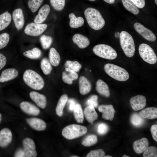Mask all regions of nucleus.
<instances>
[{
	"label": "nucleus",
	"mask_w": 157,
	"mask_h": 157,
	"mask_svg": "<svg viewBox=\"0 0 157 157\" xmlns=\"http://www.w3.org/2000/svg\"><path fill=\"white\" fill-rule=\"evenodd\" d=\"M87 23L92 29L98 30L105 25V21L100 13L96 9L88 8L84 11Z\"/></svg>",
	"instance_id": "nucleus-1"
},
{
	"label": "nucleus",
	"mask_w": 157,
	"mask_h": 157,
	"mask_svg": "<svg viewBox=\"0 0 157 157\" xmlns=\"http://www.w3.org/2000/svg\"><path fill=\"white\" fill-rule=\"evenodd\" d=\"M23 79L26 84L33 89L40 90L44 87V82L42 77L32 70H26L24 72Z\"/></svg>",
	"instance_id": "nucleus-2"
},
{
	"label": "nucleus",
	"mask_w": 157,
	"mask_h": 157,
	"mask_svg": "<svg viewBox=\"0 0 157 157\" xmlns=\"http://www.w3.org/2000/svg\"><path fill=\"white\" fill-rule=\"evenodd\" d=\"M104 68L107 74L118 81H124L129 78V74L126 70L115 65L107 63L104 65Z\"/></svg>",
	"instance_id": "nucleus-3"
},
{
	"label": "nucleus",
	"mask_w": 157,
	"mask_h": 157,
	"mask_svg": "<svg viewBox=\"0 0 157 157\" xmlns=\"http://www.w3.org/2000/svg\"><path fill=\"white\" fill-rule=\"evenodd\" d=\"M119 37L121 46L125 55L128 57H133L135 48L132 36L128 32L122 31L120 33Z\"/></svg>",
	"instance_id": "nucleus-4"
},
{
	"label": "nucleus",
	"mask_w": 157,
	"mask_h": 157,
	"mask_svg": "<svg viewBox=\"0 0 157 157\" xmlns=\"http://www.w3.org/2000/svg\"><path fill=\"white\" fill-rule=\"evenodd\" d=\"M87 129L85 126L76 124L68 125L62 130L63 136L67 139L71 140L79 137L87 132Z\"/></svg>",
	"instance_id": "nucleus-5"
},
{
	"label": "nucleus",
	"mask_w": 157,
	"mask_h": 157,
	"mask_svg": "<svg viewBox=\"0 0 157 157\" xmlns=\"http://www.w3.org/2000/svg\"><path fill=\"white\" fill-rule=\"evenodd\" d=\"M93 51L97 56L107 59L113 60L117 56L115 50L111 46L106 44L97 45L93 48Z\"/></svg>",
	"instance_id": "nucleus-6"
},
{
	"label": "nucleus",
	"mask_w": 157,
	"mask_h": 157,
	"mask_svg": "<svg viewBox=\"0 0 157 157\" xmlns=\"http://www.w3.org/2000/svg\"><path fill=\"white\" fill-rule=\"evenodd\" d=\"M139 54L142 59L151 64H154L157 61V57L152 48L145 43L141 44L138 48Z\"/></svg>",
	"instance_id": "nucleus-7"
},
{
	"label": "nucleus",
	"mask_w": 157,
	"mask_h": 157,
	"mask_svg": "<svg viewBox=\"0 0 157 157\" xmlns=\"http://www.w3.org/2000/svg\"><path fill=\"white\" fill-rule=\"evenodd\" d=\"M46 24L32 22L28 24L24 30L25 33L29 35L36 36L40 35L47 28Z\"/></svg>",
	"instance_id": "nucleus-8"
},
{
	"label": "nucleus",
	"mask_w": 157,
	"mask_h": 157,
	"mask_svg": "<svg viewBox=\"0 0 157 157\" xmlns=\"http://www.w3.org/2000/svg\"><path fill=\"white\" fill-rule=\"evenodd\" d=\"M134 26L137 32L146 40L152 42L156 40V37L154 33L142 24L136 22L134 24Z\"/></svg>",
	"instance_id": "nucleus-9"
},
{
	"label": "nucleus",
	"mask_w": 157,
	"mask_h": 157,
	"mask_svg": "<svg viewBox=\"0 0 157 157\" xmlns=\"http://www.w3.org/2000/svg\"><path fill=\"white\" fill-rule=\"evenodd\" d=\"M23 149L25 157H35L37 156V153L35 150V144L31 139L27 138L23 140Z\"/></svg>",
	"instance_id": "nucleus-10"
},
{
	"label": "nucleus",
	"mask_w": 157,
	"mask_h": 157,
	"mask_svg": "<svg viewBox=\"0 0 157 157\" xmlns=\"http://www.w3.org/2000/svg\"><path fill=\"white\" fill-rule=\"evenodd\" d=\"M130 102L133 109L137 111L143 108L145 106L147 102L145 96L138 95L131 98Z\"/></svg>",
	"instance_id": "nucleus-11"
},
{
	"label": "nucleus",
	"mask_w": 157,
	"mask_h": 157,
	"mask_svg": "<svg viewBox=\"0 0 157 157\" xmlns=\"http://www.w3.org/2000/svg\"><path fill=\"white\" fill-rule=\"evenodd\" d=\"M12 137V132L9 129L7 128L2 129L0 131V147L2 148L7 147L11 143Z\"/></svg>",
	"instance_id": "nucleus-12"
},
{
	"label": "nucleus",
	"mask_w": 157,
	"mask_h": 157,
	"mask_svg": "<svg viewBox=\"0 0 157 157\" xmlns=\"http://www.w3.org/2000/svg\"><path fill=\"white\" fill-rule=\"evenodd\" d=\"M20 106L24 112L30 115L37 116L40 113L39 108L30 102L23 101L20 103Z\"/></svg>",
	"instance_id": "nucleus-13"
},
{
	"label": "nucleus",
	"mask_w": 157,
	"mask_h": 157,
	"mask_svg": "<svg viewBox=\"0 0 157 157\" xmlns=\"http://www.w3.org/2000/svg\"><path fill=\"white\" fill-rule=\"evenodd\" d=\"M98 110L102 113V117L103 119L106 120H113L115 111L112 105H100L98 107Z\"/></svg>",
	"instance_id": "nucleus-14"
},
{
	"label": "nucleus",
	"mask_w": 157,
	"mask_h": 157,
	"mask_svg": "<svg viewBox=\"0 0 157 157\" xmlns=\"http://www.w3.org/2000/svg\"><path fill=\"white\" fill-rule=\"evenodd\" d=\"M12 18L15 26L18 30L21 29L24 23V19L22 10L20 8L15 10L12 13Z\"/></svg>",
	"instance_id": "nucleus-15"
},
{
	"label": "nucleus",
	"mask_w": 157,
	"mask_h": 157,
	"mask_svg": "<svg viewBox=\"0 0 157 157\" xmlns=\"http://www.w3.org/2000/svg\"><path fill=\"white\" fill-rule=\"evenodd\" d=\"M31 98L40 108L44 109L47 105L46 97L43 94L35 91H31L29 93Z\"/></svg>",
	"instance_id": "nucleus-16"
},
{
	"label": "nucleus",
	"mask_w": 157,
	"mask_h": 157,
	"mask_svg": "<svg viewBox=\"0 0 157 157\" xmlns=\"http://www.w3.org/2000/svg\"><path fill=\"white\" fill-rule=\"evenodd\" d=\"M18 71L15 68H8L3 71L0 76V82H4L12 80L18 75Z\"/></svg>",
	"instance_id": "nucleus-17"
},
{
	"label": "nucleus",
	"mask_w": 157,
	"mask_h": 157,
	"mask_svg": "<svg viewBox=\"0 0 157 157\" xmlns=\"http://www.w3.org/2000/svg\"><path fill=\"white\" fill-rule=\"evenodd\" d=\"M26 122L32 128L37 131L44 130L46 127L45 122L39 118L35 117L29 118L26 119Z\"/></svg>",
	"instance_id": "nucleus-18"
},
{
	"label": "nucleus",
	"mask_w": 157,
	"mask_h": 157,
	"mask_svg": "<svg viewBox=\"0 0 157 157\" xmlns=\"http://www.w3.org/2000/svg\"><path fill=\"white\" fill-rule=\"evenodd\" d=\"M50 12V8L49 5H44L39 10L38 15L35 18L34 22L42 23L46 19Z\"/></svg>",
	"instance_id": "nucleus-19"
},
{
	"label": "nucleus",
	"mask_w": 157,
	"mask_h": 157,
	"mask_svg": "<svg viewBox=\"0 0 157 157\" xmlns=\"http://www.w3.org/2000/svg\"><path fill=\"white\" fill-rule=\"evenodd\" d=\"M149 144V142L147 139L143 138L134 142L133 148L136 153L141 154L145 151Z\"/></svg>",
	"instance_id": "nucleus-20"
},
{
	"label": "nucleus",
	"mask_w": 157,
	"mask_h": 157,
	"mask_svg": "<svg viewBox=\"0 0 157 157\" xmlns=\"http://www.w3.org/2000/svg\"><path fill=\"white\" fill-rule=\"evenodd\" d=\"M65 71L63 72V80L66 83L72 84L73 81L78 78V74L76 72L68 68H65Z\"/></svg>",
	"instance_id": "nucleus-21"
},
{
	"label": "nucleus",
	"mask_w": 157,
	"mask_h": 157,
	"mask_svg": "<svg viewBox=\"0 0 157 157\" xmlns=\"http://www.w3.org/2000/svg\"><path fill=\"white\" fill-rule=\"evenodd\" d=\"M72 40L81 49L86 47L90 43L89 39L86 37L78 33L76 34L73 35Z\"/></svg>",
	"instance_id": "nucleus-22"
},
{
	"label": "nucleus",
	"mask_w": 157,
	"mask_h": 157,
	"mask_svg": "<svg viewBox=\"0 0 157 157\" xmlns=\"http://www.w3.org/2000/svg\"><path fill=\"white\" fill-rule=\"evenodd\" d=\"M79 91L82 95H85L88 93L91 89V85L89 81L85 77L81 76L79 79Z\"/></svg>",
	"instance_id": "nucleus-23"
},
{
	"label": "nucleus",
	"mask_w": 157,
	"mask_h": 157,
	"mask_svg": "<svg viewBox=\"0 0 157 157\" xmlns=\"http://www.w3.org/2000/svg\"><path fill=\"white\" fill-rule=\"evenodd\" d=\"M96 89L101 95L105 97H110V94L107 84L101 79H98L96 83Z\"/></svg>",
	"instance_id": "nucleus-24"
},
{
	"label": "nucleus",
	"mask_w": 157,
	"mask_h": 157,
	"mask_svg": "<svg viewBox=\"0 0 157 157\" xmlns=\"http://www.w3.org/2000/svg\"><path fill=\"white\" fill-rule=\"evenodd\" d=\"M84 113L87 121L92 124L98 117L94 107L92 106H88L85 108Z\"/></svg>",
	"instance_id": "nucleus-25"
},
{
	"label": "nucleus",
	"mask_w": 157,
	"mask_h": 157,
	"mask_svg": "<svg viewBox=\"0 0 157 157\" xmlns=\"http://www.w3.org/2000/svg\"><path fill=\"white\" fill-rule=\"evenodd\" d=\"M139 114L144 118L156 119L157 118V108L154 107L147 108L141 110Z\"/></svg>",
	"instance_id": "nucleus-26"
},
{
	"label": "nucleus",
	"mask_w": 157,
	"mask_h": 157,
	"mask_svg": "<svg viewBox=\"0 0 157 157\" xmlns=\"http://www.w3.org/2000/svg\"><path fill=\"white\" fill-rule=\"evenodd\" d=\"M70 19L69 26L72 28H77L82 26L84 24V20L81 17H77L74 14L72 13L69 15Z\"/></svg>",
	"instance_id": "nucleus-27"
},
{
	"label": "nucleus",
	"mask_w": 157,
	"mask_h": 157,
	"mask_svg": "<svg viewBox=\"0 0 157 157\" xmlns=\"http://www.w3.org/2000/svg\"><path fill=\"white\" fill-rule=\"evenodd\" d=\"M68 99V96L66 94L62 95L60 98L56 109V113L59 116L63 115V110Z\"/></svg>",
	"instance_id": "nucleus-28"
},
{
	"label": "nucleus",
	"mask_w": 157,
	"mask_h": 157,
	"mask_svg": "<svg viewBox=\"0 0 157 157\" xmlns=\"http://www.w3.org/2000/svg\"><path fill=\"white\" fill-rule=\"evenodd\" d=\"M12 16L8 12H5L0 15V31L6 28L11 22Z\"/></svg>",
	"instance_id": "nucleus-29"
},
{
	"label": "nucleus",
	"mask_w": 157,
	"mask_h": 157,
	"mask_svg": "<svg viewBox=\"0 0 157 157\" xmlns=\"http://www.w3.org/2000/svg\"><path fill=\"white\" fill-rule=\"evenodd\" d=\"M49 57L50 62L54 66L58 65L60 61V57L59 53L53 47L51 48L49 51Z\"/></svg>",
	"instance_id": "nucleus-30"
},
{
	"label": "nucleus",
	"mask_w": 157,
	"mask_h": 157,
	"mask_svg": "<svg viewBox=\"0 0 157 157\" xmlns=\"http://www.w3.org/2000/svg\"><path fill=\"white\" fill-rule=\"evenodd\" d=\"M125 8L133 14L136 15L139 13V10L130 0H121Z\"/></svg>",
	"instance_id": "nucleus-31"
},
{
	"label": "nucleus",
	"mask_w": 157,
	"mask_h": 157,
	"mask_svg": "<svg viewBox=\"0 0 157 157\" xmlns=\"http://www.w3.org/2000/svg\"><path fill=\"white\" fill-rule=\"evenodd\" d=\"M73 110L74 117L76 121L79 123H83L84 120V116L81 105L79 104H76Z\"/></svg>",
	"instance_id": "nucleus-32"
},
{
	"label": "nucleus",
	"mask_w": 157,
	"mask_h": 157,
	"mask_svg": "<svg viewBox=\"0 0 157 157\" xmlns=\"http://www.w3.org/2000/svg\"><path fill=\"white\" fill-rule=\"evenodd\" d=\"M24 56L31 59H36L41 56L42 52L38 48H34L32 49L24 51L23 53Z\"/></svg>",
	"instance_id": "nucleus-33"
},
{
	"label": "nucleus",
	"mask_w": 157,
	"mask_h": 157,
	"mask_svg": "<svg viewBox=\"0 0 157 157\" xmlns=\"http://www.w3.org/2000/svg\"><path fill=\"white\" fill-rule=\"evenodd\" d=\"M130 121L134 126L138 127L142 126L144 124L145 120L139 114L137 113L133 114L131 117Z\"/></svg>",
	"instance_id": "nucleus-34"
},
{
	"label": "nucleus",
	"mask_w": 157,
	"mask_h": 157,
	"mask_svg": "<svg viewBox=\"0 0 157 157\" xmlns=\"http://www.w3.org/2000/svg\"><path fill=\"white\" fill-rule=\"evenodd\" d=\"M41 68L44 74L46 75L49 74L52 70L51 64L46 58H44L42 60Z\"/></svg>",
	"instance_id": "nucleus-35"
},
{
	"label": "nucleus",
	"mask_w": 157,
	"mask_h": 157,
	"mask_svg": "<svg viewBox=\"0 0 157 157\" xmlns=\"http://www.w3.org/2000/svg\"><path fill=\"white\" fill-rule=\"evenodd\" d=\"M97 141V138L96 135H90L87 136L83 140L82 144L84 146L90 147L95 144Z\"/></svg>",
	"instance_id": "nucleus-36"
},
{
	"label": "nucleus",
	"mask_w": 157,
	"mask_h": 157,
	"mask_svg": "<svg viewBox=\"0 0 157 157\" xmlns=\"http://www.w3.org/2000/svg\"><path fill=\"white\" fill-rule=\"evenodd\" d=\"M65 65L66 67L76 72H78L82 67L81 65L78 62L69 60L66 62Z\"/></svg>",
	"instance_id": "nucleus-37"
},
{
	"label": "nucleus",
	"mask_w": 157,
	"mask_h": 157,
	"mask_svg": "<svg viewBox=\"0 0 157 157\" xmlns=\"http://www.w3.org/2000/svg\"><path fill=\"white\" fill-rule=\"evenodd\" d=\"M40 40L43 48L47 49L50 46L52 42V38L51 36L43 35L40 37Z\"/></svg>",
	"instance_id": "nucleus-38"
},
{
	"label": "nucleus",
	"mask_w": 157,
	"mask_h": 157,
	"mask_svg": "<svg viewBox=\"0 0 157 157\" xmlns=\"http://www.w3.org/2000/svg\"><path fill=\"white\" fill-rule=\"evenodd\" d=\"M43 0H29L28 5L32 13L36 12L40 6Z\"/></svg>",
	"instance_id": "nucleus-39"
},
{
	"label": "nucleus",
	"mask_w": 157,
	"mask_h": 157,
	"mask_svg": "<svg viewBox=\"0 0 157 157\" xmlns=\"http://www.w3.org/2000/svg\"><path fill=\"white\" fill-rule=\"evenodd\" d=\"M50 2L54 9L61 11L65 7V0H50Z\"/></svg>",
	"instance_id": "nucleus-40"
},
{
	"label": "nucleus",
	"mask_w": 157,
	"mask_h": 157,
	"mask_svg": "<svg viewBox=\"0 0 157 157\" xmlns=\"http://www.w3.org/2000/svg\"><path fill=\"white\" fill-rule=\"evenodd\" d=\"M143 157H157V148L154 146L148 147L144 152Z\"/></svg>",
	"instance_id": "nucleus-41"
},
{
	"label": "nucleus",
	"mask_w": 157,
	"mask_h": 157,
	"mask_svg": "<svg viewBox=\"0 0 157 157\" xmlns=\"http://www.w3.org/2000/svg\"><path fill=\"white\" fill-rule=\"evenodd\" d=\"M10 39L9 34L4 33L0 34V49L6 47Z\"/></svg>",
	"instance_id": "nucleus-42"
},
{
	"label": "nucleus",
	"mask_w": 157,
	"mask_h": 157,
	"mask_svg": "<svg viewBox=\"0 0 157 157\" xmlns=\"http://www.w3.org/2000/svg\"><path fill=\"white\" fill-rule=\"evenodd\" d=\"M105 152L101 149L91 150L88 153L87 157H102L104 156Z\"/></svg>",
	"instance_id": "nucleus-43"
},
{
	"label": "nucleus",
	"mask_w": 157,
	"mask_h": 157,
	"mask_svg": "<svg viewBox=\"0 0 157 157\" xmlns=\"http://www.w3.org/2000/svg\"><path fill=\"white\" fill-rule=\"evenodd\" d=\"M98 97L97 95H92L88 99L86 104L88 106H92L94 108H96L98 105Z\"/></svg>",
	"instance_id": "nucleus-44"
},
{
	"label": "nucleus",
	"mask_w": 157,
	"mask_h": 157,
	"mask_svg": "<svg viewBox=\"0 0 157 157\" xmlns=\"http://www.w3.org/2000/svg\"><path fill=\"white\" fill-rule=\"evenodd\" d=\"M108 130V127L106 124L101 123L98 126L97 131L100 135H103L106 134Z\"/></svg>",
	"instance_id": "nucleus-45"
},
{
	"label": "nucleus",
	"mask_w": 157,
	"mask_h": 157,
	"mask_svg": "<svg viewBox=\"0 0 157 157\" xmlns=\"http://www.w3.org/2000/svg\"><path fill=\"white\" fill-rule=\"evenodd\" d=\"M138 8H142L145 4V0H130Z\"/></svg>",
	"instance_id": "nucleus-46"
},
{
	"label": "nucleus",
	"mask_w": 157,
	"mask_h": 157,
	"mask_svg": "<svg viewBox=\"0 0 157 157\" xmlns=\"http://www.w3.org/2000/svg\"><path fill=\"white\" fill-rule=\"evenodd\" d=\"M151 134L153 139L156 142L157 141V125H152L150 129Z\"/></svg>",
	"instance_id": "nucleus-47"
},
{
	"label": "nucleus",
	"mask_w": 157,
	"mask_h": 157,
	"mask_svg": "<svg viewBox=\"0 0 157 157\" xmlns=\"http://www.w3.org/2000/svg\"><path fill=\"white\" fill-rule=\"evenodd\" d=\"M6 61V57L2 54L0 53V70L5 66Z\"/></svg>",
	"instance_id": "nucleus-48"
},
{
	"label": "nucleus",
	"mask_w": 157,
	"mask_h": 157,
	"mask_svg": "<svg viewBox=\"0 0 157 157\" xmlns=\"http://www.w3.org/2000/svg\"><path fill=\"white\" fill-rule=\"evenodd\" d=\"M14 156L15 157H25L24 149L22 148L18 149L15 152Z\"/></svg>",
	"instance_id": "nucleus-49"
},
{
	"label": "nucleus",
	"mask_w": 157,
	"mask_h": 157,
	"mask_svg": "<svg viewBox=\"0 0 157 157\" xmlns=\"http://www.w3.org/2000/svg\"><path fill=\"white\" fill-rule=\"evenodd\" d=\"M69 105V108L71 110H73L76 105L75 101L73 99H70L68 101Z\"/></svg>",
	"instance_id": "nucleus-50"
},
{
	"label": "nucleus",
	"mask_w": 157,
	"mask_h": 157,
	"mask_svg": "<svg viewBox=\"0 0 157 157\" xmlns=\"http://www.w3.org/2000/svg\"><path fill=\"white\" fill-rule=\"evenodd\" d=\"M106 2L112 4L114 3L115 0H103Z\"/></svg>",
	"instance_id": "nucleus-51"
},
{
	"label": "nucleus",
	"mask_w": 157,
	"mask_h": 157,
	"mask_svg": "<svg viewBox=\"0 0 157 157\" xmlns=\"http://www.w3.org/2000/svg\"><path fill=\"white\" fill-rule=\"evenodd\" d=\"M120 33L119 32H116L115 34V35L116 38H118L119 37Z\"/></svg>",
	"instance_id": "nucleus-52"
},
{
	"label": "nucleus",
	"mask_w": 157,
	"mask_h": 157,
	"mask_svg": "<svg viewBox=\"0 0 157 157\" xmlns=\"http://www.w3.org/2000/svg\"><path fill=\"white\" fill-rule=\"evenodd\" d=\"M2 119V116L1 114L0 113V123L1 122Z\"/></svg>",
	"instance_id": "nucleus-53"
},
{
	"label": "nucleus",
	"mask_w": 157,
	"mask_h": 157,
	"mask_svg": "<svg viewBox=\"0 0 157 157\" xmlns=\"http://www.w3.org/2000/svg\"><path fill=\"white\" fill-rule=\"evenodd\" d=\"M123 157H129L130 156H128L126 155H124L122 156Z\"/></svg>",
	"instance_id": "nucleus-54"
},
{
	"label": "nucleus",
	"mask_w": 157,
	"mask_h": 157,
	"mask_svg": "<svg viewBox=\"0 0 157 157\" xmlns=\"http://www.w3.org/2000/svg\"><path fill=\"white\" fill-rule=\"evenodd\" d=\"M104 157H112V156H111L107 155L106 156H104Z\"/></svg>",
	"instance_id": "nucleus-55"
},
{
	"label": "nucleus",
	"mask_w": 157,
	"mask_h": 157,
	"mask_svg": "<svg viewBox=\"0 0 157 157\" xmlns=\"http://www.w3.org/2000/svg\"><path fill=\"white\" fill-rule=\"evenodd\" d=\"M70 157H78V156H77L74 155V156H71Z\"/></svg>",
	"instance_id": "nucleus-56"
},
{
	"label": "nucleus",
	"mask_w": 157,
	"mask_h": 157,
	"mask_svg": "<svg viewBox=\"0 0 157 157\" xmlns=\"http://www.w3.org/2000/svg\"><path fill=\"white\" fill-rule=\"evenodd\" d=\"M155 3L157 5V0H155Z\"/></svg>",
	"instance_id": "nucleus-57"
},
{
	"label": "nucleus",
	"mask_w": 157,
	"mask_h": 157,
	"mask_svg": "<svg viewBox=\"0 0 157 157\" xmlns=\"http://www.w3.org/2000/svg\"><path fill=\"white\" fill-rule=\"evenodd\" d=\"M89 1H95L96 0H88Z\"/></svg>",
	"instance_id": "nucleus-58"
},
{
	"label": "nucleus",
	"mask_w": 157,
	"mask_h": 157,
	"mask_svg": "<svg viewBox=\"0 0 157 157\" xmlns=\"http://www.w3.org/2000/svg\"><path fill=\"white\" fill-rule=\"evenodd\" d=\"M24 129H26V127L24 128Z\"/></svg>",
	"instance_id": "nucleus-59"
},
{
	"label": "nucleus",
	"mask_w": 157,
	"mask_h": 157,
	"mask_svg": "<svg viewBox=\"0 0 157 157\" xmlns=\"http://www.w3.org/2000/svg\"></svg>",
	"instance_id": "nucleus-60"
}]
</instances>
